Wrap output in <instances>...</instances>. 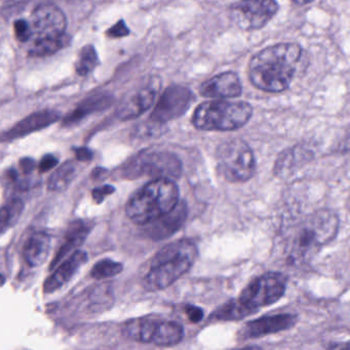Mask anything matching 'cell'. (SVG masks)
Instances as JSON below:
<instances>
[{
    "label": "cell",
    "instance_id": "1",
    "mask_svg": "<svg viewBox=\"0 0 350 350\" xmlns=\"http://www.w3.org/2000/svg\"><path fill=\"white\" fill-rule=\"evenodd\" d=\"M302 49L298 44H278L260 51L250 61L249 77L264 92L286 91L298 70Z\"/></svg>",
    "mask_w": 350,
    "mask_h": 350
},
{
    "label": "cell",
    "instance_id": "2",
    "mask_svg": "<svg viewBox=\"0 0 350 350\" xmlns=\"http://www.w3.org/2000/svg\"><path fill=\"white\" fill-rule=\"evenodd\" d=\"M339 218L331 210L323 208L309 215L295 227L288 239V254L294 261L312 258L331 243L338 233Z\"/></svg>",
    "mask_w": 350,
    "mask_h": 350
},
{
    "label": "cell",
    "instance_id": "3",
    "mask_svg": "<svg viewBox=\"0 0 350 350\" xmlns=\"http://www.w3.org/2000/svg\"><path fill=\"white\" fill-rule=\"evenodd\" d=\"M198 247L189 239H180L163 247L151 261L145 275L147 291H161L177 282L191 268L198 258Z\"/></svg>",
    "mask_w": 350,
    "mask_h": 350
},
{
    "label": "cell",
    "instance_id": "4",
    "mask_svg": "<svg viewBox=\"0 0 350 350\" xmlns=\"http://www.w3.org/2000/svg\"><path fill=\"white\" fill-rule=\"evenodd\" d=\"M179 188L170 179H154L129 200L126 212L138 225H149L171 213L179 204Z\"/></svg>",
    "mask_w": 350,
    "mask_h": 350
},
{
    "label": "cell",
    "instance_id": "5",
    "mask_svg": "<svg viewBox=\"0 0 350 350\" xmlns=\"http://www.w3.org/2000/svg\"><path fill=\"white\" fill-rule=\"evenodd\" d=\"M32 30L28 54L46 57L55 54L66 46V16L53 3H42L32 12L29 20Z\"/></svg>",
    "mask_w": 350,
    "mask_h": 350
},
{
    "label": "cell",
    "instance_id": "6",
    "mask_svg": "<svg viewBox=\"0 0 350 350\" xmlns=\"http://www.w3.org/2000/svg\"><path fill=\"white\" fill-rule=\"evenodd\" d=\"M253 114V107L243 101H208L200 104L192 116L198 130L234 131L243 128Z\"/></svg>",
    "mask_w": 350,
    "mask_h": 350
},
{
    "label": "cell",
    "instance_id": "7",
    "mask_svg": "<svg viewBox=\"0 0 350 350\" xmlns=\"http://www.w3.org/2000/svg\"><path fill=\"white\" fill-rule=\"evenodd\" d=\"M216 159L219 172L227 181L245 182L255 175V155L241 139L223 142L217 149Z\"/></svg>",
    "mask_w": 350,
    "mask_h": 350
},
{
    "label": "cell",
    "instance_id": "8",
    "mask_svg": "<svg viewBox=\"0 0 350 350\" xmlns=\"http://www.w3.org/2000/svg\"><path fill=\"white\" fill-rule=\"evenodd\" d=\"M286 280L282 274L268 272L252 280L239 295V304L250 313L278 302L286 291Z\"/></svg>",
    "mask_w": 350,
    "mask_h": 350
},
{
    "label": "cell",
    "instance_id": "9",
    "mask_svg": "<svg viewBox=\"0 0 350 350\" xmlns=\"http://www.w3.org/2000/svg\"><path fill=\"white\" fill-rule=\"evenodd\" d=\"M131 175H147L155 179H177L181 176L182 165L180 159L172 153L155 151L141 155L130 163Z\"/></svg>",
    "mask_w": 350,
    "mask_h": 350
},
{
    "label": "cell",
    "instance_id": "10",
    "mask_svg": "<svg viewBox=\"0 0 350 350\" xmlns=\"http://www.w3.org/2000/svg\"><path fill=\"white\" fill-rule=\"evenodd\" d=\"M278 11V5L272 0L241 1L231 7L235 23L245 30H257L265 26Z\"/></svg>",
    "mask_w": 350,
    "mask_h": 350
},
{
    "label": "cell",
    "instance_id": "11",
    "mask_svg": "<svg viewBox=\"0 0 350 350\" xmlns=\"http://www.w3.org/2000/svg\"><path fill=\"white\" fill-rule=\"evenodd\" d=\"M193 102V95L187 88L171 85L159 98L150 120L154 124H167L183 116Z\"/></svg>",
    "mask_w": 350,
    "mask_h": 350
},
{
    "label": "cell",
    "instance_id": "12",
    "mask_svg": "<svg viewBox=\"0 0 350 350\" xmlns=\"http://www.w3.org/2000/svg\"><path fill=\"white\" fill-rule=\"evenodd\" d=\"M297 317L290 313L265 315L245 323L239 332L241 339H255L286 331L294 327Z\"/></svg>",
    "mask_w": 350,
    "mask_h": 350
},
{
    "label": "cell",
    "instance_id": "13",
    "mask_svg": "<svg viewBox=\"0 0 350 350\" xmlns=\"http://www.w3.org/2000/svg\"><path fill=\"white\" fill-rule=\"evenodd\" d=\"M200 92L206 98L230 99L239 97L243 92V87L237 73L224 72L204 81Z\"/></svg>",
    "mask_w": 350,
    "mask_h": 350
},
{
    "label": "cell",
    "instance_id": "14",
    "mask_svg": "<svg viewBox=\"0 0 350 350\" xmlns=\"http://www.w3.org/2000/svg\"><path fill=\"white\" fill-rule=\"evenodd\" d=\"M157 94V89L152 85L135 91L118 106V118L120 120H131L142 116L154 104Z\"/></svg>",
    "mask_w": 350,
    "mask_h": 350
},
{
    "label": "cell",
    "instance_id": "15",
    "mask_svg": "<svg viewBox=\"0 0 350 350\" xmlns=\"http://www.w3.org/2000/svg\"><path fill=\"white\" fill-rule=\"evenodd\" d=\"M186 217L187 206L185 202H179L171 213L149 224L146 229L147 235L154 241L167 239L183 226Z\"/></svg>",
    "mask_w": 350,
    "mask_h": 350
},
{
    "label": "cell",
    "instance_id": "16",
    "mask_svg": "<svg viewBox=\"0 0 350 350\" xmlns=\"http://www.w3.org/2000/svg\"><path fill=\"white\" fill-rule=\"evenodd\" d=\"M88 261V254L85 251H77L71 254L66 261L62 262L57 267L56 271L44 282V293H54L55 291L62 288L79 271L81 266Z\"/></svg>",
    "mask_w": 350,
    "mask_h": 350
},
{
    "label": "cell",
    "instance_id": "17",
    "mask_svg": "<svg viewBox=\"0 0 350 350\" xmlns=\"http://www.w3.org/2000/svg\"><path fill=\"white\" fill-rule=\"evenodd\" d=\"M58 118V113L50 111V110L31 114V116L18 122L11 130L5 132L3 134V140H14V139L26 136V135L30 134V133L42 130V129L46 128L50 124H54Z\"/></svg>",
    "mask_w": 350,
    "mask_h": 350
},
{
    "label": "cell",
    "instance_id": "18",
    "mask_svg": "<svg viewBox=\"0 0 350 350\" xmlns=\"http://www.w3.org/2000/svg\"><path fill=\"white\" fill-rule=\"evenodd\" d=\"M313 153L306 147H293L282 151L274 163V174L278 177H286L296 171L301 165L308 163Z\"/></svg>",
    "mask_w": 350,
    "mask_h": 350
},
{
    "label": "cell",
    "instance_id": "19",
    "mask_svg": "<svg viewBox=\"0 0 350 350\" xmlns=\"http://www.w3.org/2000/svg\"><path fill=\"white\" fill-rule=\"evenodd\" d=\"M91 231V226L85 221H77L72 223L67 231L66 237H65L64 243L61 245L58 253L55 256L52 264H51V269H55L60 265L61 262L68 256L71 252H77V247L83 245V241L87 239L88 234Z\"/></svg>",
    "mask_w": 350,
    "mask_h": 350
},
{
    "label": "cell",
    "instance_id": "20",
    "mask_svg": "<svg viewBox=\"0 0 350 350\" xmlns=\"http://www.w3.org/2000/svg\"><path fill=\"white\" fill-rule=\"evenodd\" d=\"M51 237L48 233L38 232L30 235L24 247V255L28 265L38 267L48 259L50 254Z\"/></svg>",
    "mask_w": 350,
    "mask_h": 350
},
{
    "label": "cell",
    "instance_id": "21",
    "mask_svg": "<svg viewBox=\"0 0 350 350\" xmlns=\"http://www.w3.org/2000/svg\"><path fill=\"white\" fill-rule=\"evenodd\" d=\"M157 321L147 317L130 319L124 323V334L134 341L152 343Z\"/></svg>",
    "mask_w": 350,
    "mask_h": 350
},
{
    "label": "cell",
    "instance_id": "22",
    "mask_svg": "<svg viewBox=\"0 0 350 350\" xmlns=\"http://www.w3.org/2000/svg\"><path fill=\"white\" fill-rule=\"evenodd\" d=\"M183 337L184 329L180 323L159 319L152 343L157 346H173L181 342Z\"/></svg>",
    "mask_w": 350,
    "mask_h": 350
},
{
    "label": "cell",
    "instance_id": "23",
    "mask_svg": "<svg viewBox=\"0 0 350 350\" xmlns=\"http://www.w3.org/2000/svg\"><path fill=\"white\" fill-rule=\"evenodd\" d=\"M75 176V165L72 161L63 163L51 176L48 182L49 189L52 191H64L68 188Z\"/></svg>",
    "mask_w": 350,
    "mask_h": 350
},
{
    "label": "cell",
    "instance_id": "24",
    "mask_svg": "<svg viewBox=\"0 0 350 350\" xmlns=\"http://www.w3.org/2000/svg\"><path fill=\"white\" fill-rule=\"evenodd\" d=\"M110 101H111V99L108 98L107 96H105V97L100 96V97L91 98V99L87 100V101L81 103L75 111L69 114L67 120H65V124H73L87 116L88 114L105 109L109 105Z\"/></svg>",
    "mask_w": 350,
    "mask_h": 350
},
{
    "label": "cell",
    "instance_id": "25",
    "mask_svg": "<svg viewBox=\"0 0 350 350\" xmlns=\"http://www.w3.org/2000/svg\"><path fill=\"white\" fill-rule=\"evenodd\" d=\"M24 210V202L21 198H13L8 200L1 208V223L0 228L1 233H5L8 229L13 227L21 217Z\"/></svg>",
    "mask_w": 350,
    "mask_h": 350
},
{
    "label": "cell",
    "instance_id": "26",
    "mask_svg": "<svg viewBox=\"0 0 350 350\" xmlns=\"http://www.w3.org/2000/svg\"><path fill=\"white\" fill-rule=\"evenodd\" d=\"M98 65H99V57L96 49L91 44L83 46L79 52V58L75 64L77 72L85 77L91 73Z\"/></svg>",
    "mask_w": 350,
    "mask_h": 350
},
{
    "label": "cell",
    "instance_id": "27",
    "mask_svg": "<svg viewBox=\"0 0 350 350\" xmlns=\"http://www.w3.org/2000/svg\"><path fill=\"white\" fill-rule=\"evenodd\" d=\"M124 269V266L120 262L111 259H104L94 265L91 276L96 280H105L118 275Z\"/></svg>",
    "mask_w": 350,
    "mask_h": 350
},
{
    "label": "cell",
    "instance_id": "28",
    "mask_svg": "<svg viewBox=\"0 0 350 350\" xmlns=\"http://www.w3.org/2000/svg\"><path fill=\"white\" fill-rule=\"evenodd\" d=\"M250 313L239 304V301H231L227 304L223 305L214 313V317L222 321H235L243 317H247Z\"/></svg>",
    "mask_w": 350,
    "mask_h": 350
},
{
    "label": "cell",
    "instance_id": "29",
    "mask_svg": "<svg viewBox=\"0 0 350 350\" xmlns=\"http://www.w3.org/2000/svg\"><path fill=\"white\" fill-rule=\"evenodd\" d=\"M327 350H350V333L336 334L325 341Z\"/></svg>",
    "mask_w": 350,
    "mask_h": 350
},
{
    "label": "cell",
    "instance_id": "30",
    "mask_svg": "<svg viewBox=\"0 0 350 350\" xmlns=\"http://www.w3.org/2000/svg\"><path fill=\"white\" fill-rule=\"evenodd\" d=\"M14 31H15L16 38L20 42H29L32 38L31 26L29 21L24 19H19L14 23Z\"/></svg>",
    "mask_w": 350,
    "mask_h": 350
},
{
    "label": "cell",
    "instance_id": "31",
    "mask_svg": "<svg viewBox=\"0 0 350 350\" xmlns=\"http://www.w3.org/2000/svg\"><path fill=\"white\" fill-rule=\"evenodd\" d=\"M106 34L111 38H120L129 36V34H130V29H129L128 26H126V23L122 20V21L114 24V25L106 32Z\"/></svg>",
    "mask_w": 350,
    "mask_h": 350
},
{
    "label": "cell",
    "instance_id": "32",
    "mask_svg": "<svg viewBox=\"0 0 350 350\" xmlns=\"http://www.w3.org/2000/svg\"><path fill=\"white\" fill-rule=\"evenodd\" d=\"M116 191L113 186L104 185L101 187L95 188L93 191V198L97 204H101L107 196H111Z\"/></svg>",
    "mask_w": 350,
    "mask_h": 350
},
{
    "label": "cell",
    "instance_id": "33",
    "mask_svg": "<svg viewBox=\"0 0 350 350\" xmlns=\"http://www.w3.org/2000/svg\"><path fill=\"white\" fill-rule=\"evenodd\" d=\"M185 312L191 323H198L204 319V310L194 305H186Z\"/></svg>",
    "mask_w": 350,
    "mask_h": 350
},
{
    "label": "cell",
    "instance_id": "34",
    "mask_svg": "<svg viewBox=\"0 0 350 350\" xmlns=\"http://www.w3.org/2000/svg\"><path fill=\"white\" fill-rule=\"evenodd\" d=\"M57 163H58V159H57L56 157L52 154H46L44 155L42 161H40L38 170H40V172H42V173H46V172L54 169Z\"/></svg>",
    "mask_w": 350,
    "mask_h": 350
},
{
    "label": "cell",
    "instance_id": "35",
    "mask_svg": "<svg viewBox=\"0 0 350 350\" xmlns=\"http://www.w3.org/2000/svg\"><path fill=\"white\" fill-rule=\"evenodd\" d=\"M75 155H77V159H79V161H90L93 157V153L90 149L85 148H77L75 149Z\"/></svg>",
    "mask_w": 350,
    "mask_h": 350
},
{
    "label": "cell",
    "instance_id": "36",
    "mask_svg": "<svg viewBox=\"0 0 350 350\" xmlns=\"http://www.w3.org/2000/svg\"><path fill=\"white\" fill-rule=\"evenodd\" d=\"M20 167H21L24 174H30L36 167V163H34L33 159L26 157V159L20 161Z\"/></svg>",
    "mask_w": 350,
    "mask_h": 350
},
{
    "label": "cell",
    "instance_id": "37",
    "mask_svg": "<svg viewBox=\"0 0 350 350\" xmlns=\"http://www.w3.org/2000/svg\"><path fill=\"white\" fill-rule=\"evenodd\" d=\"M237 350H262L261 348L257 347V346H249V347L241 348V349Z\"/></svg>",
    "mask_w": 350,
    "mask_h": 350
}]
</instances>
